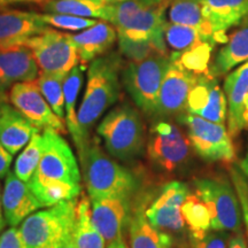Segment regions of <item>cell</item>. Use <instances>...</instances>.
<instances>
[{"mask_svg":"<svg viewBox=\"0 0 248 248\" xmlns=\"http://www.w3.org/2000/svg\"><path fill=\"white\" fill-rule=\"evenodd\" d=\"M97 133L108 153L121 161L139 156L146 142L140 114L129 104L113 108L98 125Z\"/></svg>","mask_w":248,"mask_h":248,"instance_id":"obj_4","label":"cell"},{"mask_svg":"<svg viewBox=\"0 0 248 248\" xmlns=\"http://www.w3.org/2000/svg\"><path fill=\"white\" fill-rule=\"evenodd\" d=\"M164 40H166L167 47H170L173 51L172 53H182L186 49L193 47L194 45L208 39L197 28L167 21L166 27H164Z\"/></svg>","mask_w":248,"mask_h":248,"instance_id":"obj_33","label":"cell"},{"mask_svg":"<svg viewBox=\"0 0 248 248\" xmlns=\"http://www.w3.org/2000/svg\"><path fill=\"white\" fill-rule=\"evenodd\" d=\"M12 161H13V155L6 150L4 145L0 141V178L7 176Z\"/></svg>","mask_w":248,"mask_h":248,"instance_id":"obj_39","label":"cell"},{"mask_svg":"<svg viewBox=\"0 0 248 248\" xmlns=\"http://www.w3.org/2000/svg\"><path fill=\"white\" fill-rule=\"evenodd\" d=\"M83 78H84L83 66L77 64L64 76L63 79L64 109H66L67 128L78 150H80L83 145H84L78 124V111L76 110L77 98H78V93L80 91V88H82Z\"/></svg>","mask_w":248,"mask_h":248,"instance_id":"obj_27","label":"cell"},{"mask_svg":"<svg viewBox=\"0 0 248 248\" xmlns=\"http://www.w3.org/2000/svg\"><path fill=\"white\" fill-rule=\"evenodd\" d=\"M45 13L69 14L80 17L100 18L111 23L113 5L101 4L94 0H47L40 5Z\"/></svg>","mask_w":248,"mask_h":248,"instance_id":"obj_24","label":"cell"},{"mask_svg":"<svg viewBox=\"0 0 248 248\" xmlns=\"http://www.w3.org/2000/svg\"><path fill=\"white\" fill-rule=\"evenodd\" d=\"M77 199L63 201L35 212L20 225L29 248H64L75 230Z\"/></svg>","mask_w":248,"mask_h":248,"instance_id":"obj_3","label":"cell"},{"mask_svg":"<svg viewBox=\"0 0 248 248\" xmlns=\"http://www.w3.org/2000/svg\"><path fill=\"white\" fill-rule=\"evenodd\" d=\"M241 169L244 170V172L246 173L247 177H248V164H244V163H241Z\"/></svg>","mask_w":248,"mask_h":248,"instance_id":"obj_48","label":"cell"},{"mask_svg":"<svg viewBox=\"0 0 248 248\" xmlns=\"http://www.w3.org/2000/svg\"><path fill=\"white\" fill-rule=\"evenodd\" d=\"M44 153L33 176L45 181L79 186V166L69 144L54 130H45Z\"/></svg>","mask_w":248,"mask_h":248,"instance_id":"obj_10","label":"cell"},{"mask_svg":"<svg viewBox=\"0 0 248 248\" xmlns=\"http://www.w3.org/2000/svg\"><path fill=\"white\" fill-rule=\"evenodd\" d=\"M40 69L32 51L18 45L0 51V91L21 82H33Z\"/></svg>","mask_w":248,"mask_h":248,"instance_id":"obj_17","label":"cell"},{"mask_svg":"<svg viewBox=\"0 0 248 248\" xmlns=\"http://www.w3.org/2000/svg\"><path fill=\"white\" fill-rule=\"evenodd\" d=\"M203 13L213 28L215 44H225L226 31L248 17V0H202Z\"/></svg>","mask_w":248,"mask_h":248,"instance_id":"obj_18","label":"cell"},{"mask_svg":"<svg viewBox=\"0 0 248 248\" xmlns=\"http://www.w3.org/2000/svg\"><path fill=\"white\" fill-rule=\"evenodd\" d=\"M167 248H192V244H191V239H190V243H185L184 240H181V239H175L173 240V243L170 245L169 247Z\"/></svg>","mask_w":248,"mask_h":248,"instance_id":"obj_42","label":"cell"},{"mask_svg":"<svg viewBox=\"0 0 248 248\" xmlns=\"http://www.w3.org/2000/svg\"><path fill=\"white\" fill-rule=\"evenodd\" d=\"M0 248H29L23 240L20 229L11 226L0 234Z\"/></svg>","mask_w":248,"mask_h":248,"instance_id":"obj_38","label":"cell"},{"mask_svg":"<svg viewBox=\"0 0 248 248\" xmlns=\"http://www.w3.org/2000/svg\"><path fill=\"white\" fill-rule=\"evenodd\" d=\"M64 76L52 75V74L39 73L36 79L37 85L44 95L46 101L52 109L61 120L64 121L66 109H64V93H63Z\"/></svg>","mask_w":248,"mask_h":248,"instance_id":"obj_34","label":"cell"},{"mask_svg":"<svg viewBox=\"0 0 248 248\" xmlns=\"http://www.w3.org/2000/svg\"><path fill=\"white\" fill-rule=\"evenodd\" d=\"M78 153L90 200L101 198L129 199L137 185L135 176L110 159L101 148L98 139H89Z\"/></svg>","mask_w":248,"mask_h":248,"instance_id":"obj_1","label":"cell"},{"mask_svg":"<svg viewBox=\"0 0 248 248\" xmlns=\"http://www.w3.org/2000/svg\"><path fill=\"white\" fill-rule=\"evenodd\" d=\"M24 45L32 51L40 73L66 76L78 64V53L69 33L48 28Z\"/></svg>","mask_w":248,"mask_h":248,"instance_id":"obj_9","label":"cell"},{"mask_svg":"<svg viewBox=\"0 0 248 248\" xmlns=\"http://www.w3.org/2000/svg\"><path fill=\"white\" fill-rule=\"evenodd\" d=\"M198 75L186 70L176 59L171 58L168 70L161 84L155 115L168 117L186 109V101L198 80Z\"/></svg>","mask_w":248,"mask_h":248,"instance_id":"obj_13","label":"cell"},{"mask_svg":"<svg viewBox=\"0 0 248 248\" xmlns=\"http://www.w3.org/2000/svg\"><path fill=\"white\" fill-rule=\"evenodd\" d=\"M194 187L208 207L214 231L244 232L243 210L233 184L223 177L197 178Z\"/></svg>","mask_w":248,"mask_h":248,"instance_id":"obj_6","label":"cell"},{"mask_svg":"<svg viewBox=\"0 0 248 248\" xmlns=\"http://www.w3.org/2000/svg\"><path fill=\"white\" fill-rule=\"evenodd\" d=\"M241 163H244V164H248V151H247V155H246V157H245V160L243 161V162Z\"/></svg>","mask_w":248,"mask_h":248,"instance_id":"obj_49","label":"cell"},{"mask_svg":"<svg viewBox=\"0 0 248 248\" xmlns=\"http://www.w3.org/2000/svg\"><path fill=\"white\" fill-rule=\"evenodd\" d=\"M170 55L156 54L141 61H130L122 71V82L132 101L141 111L155 115L157 99Z\"/></svg>","mask_w":248,"mask_h":248,"instance_id":"obj_5","label":"cell"},{"mask_svg":"<svg viewBox=\"0 0 248 248\" xmlns=\"http://www.w3.org/2000/svg\"><path fill=\"white\" fill-rule=\"evenodd\" d=\"M12 106L22 113L37 129L54 130L63 133L66 131L63 120L54 113L44 95L33 82H21L12 86L8 93Z\"/></svg>","mask_w":248,"mask_h":248,"instance_id":"obj_12","label":"cell"},{"mask_svg":"<svg viewBox=\"0 0 248 248\" xmlns=\"http://www.w3.org/2000/svg\"><path fill=\"white\" fill-rule=\"evenodd\" d=\"M214 45L215 43L203 40L182 53H171L170 58L176 59L186 70L195 75H208L210 74L209 62Z\"/></svg>","mask_w":248,"mask_h":248,"instance_id":"obj_32","label":"cell"},{"mask_svg":"<svg viewBox=\"0 0 248 248\" xmlns=\"http://www.w3.org/2000/svg\"><path fill=\"white\" fill-rule=\"evenodd\" d=\"M80 61V66H86L93 60L106 53L117 40L116 28L106 21H98L94 26L71 35Z\"/></svg>","mask_w":248,"mask_h":248,"instance_id":"obj_20","label":"cell"},{"mask_svg":"<svg viewBox=\"0 0 248 248\" xmlns=\"http://www.w3.org/2000/svg\"><path fill=\"white\" fill-rule=\"evenodd\" d=\"M47 0H0V7L15 4H44Z\"/></svg>","mask_w":248,"mask_h":248,"instance_id":"obj_41","label":"cell"},{"mask_svg":"<svg viewBox=\"0 0 248 248\" xmlns=\"http://www.w3.org/2000/svg\"><path fill=\"white\" fill-rule=\"evenodd\" d=\"M6 224H7V222H6V218L4 216V210H2V204H1V194H0V234H1L2 231H4Z\"/></svg>","mask_w":248,"mask_h":248,"instance_id":"obj_43","label":"cell"},{"mask_svg":"<svg viewBox=\"0 0 248 248\" xmlns=\"http://www.w3.org/2000/svg\"><path fill=\"white\" fill-rule=\"evenodd\" d=\"M97 2H101V4H114V2L121 1V0H94Z\"/></svg>","mask_w":248,"mask_h":248,"instance_id":"obj_47","label":"cell"},{"mask_svg":"<svg viewBox=\"0 0 248 248\" xmlns=\"http://www.w3.org/2000/svg\"><path fill=\"white\" fill-rule=\"evenodd\" d=\"M178 121L185 125L191 146L202 160L230 166L237 159L232 137L224 124L210 122L192 114L179 116Z\"/></svg>","mask_w":248,"mask_h":248,"instance_id":"obj_7","label":"cell"},{"mask_svg":"<svg viewBox=\"0 0 248 248\" xmlns=\"http://www.w3.org/2000/svg\"><path fill=\"white\" fill-rule=\"evenodd\" d=\"M48 29L39 13L0 11V51L24 45L33 36Z\"/></svg>","mask_w":248,"mask_h":248,"instance_id":"obj_16","label":"cell"},{"mask_svg":"<svg viewBox=\"0 0 248 248\" xmlns=\"http://www.w3.org/2000/svg\"><path fill=\"white\" fill-rule=\"evenodd\" d=\"M39 132L22 113L12 105L4 104L0 113V141L12 155L17 154Z\"/></svg>","mask_w":248,"mask_h":248,"instance_id":"obj_22","label":"cell"},{"mask_svg":"<svg viewBox=\"0 0 248 248\" xmlns=\"http://www.w3.org/2000/svg\"><path fill=\"white\" fill-rule=\"evenodd\" d=\"M1 204L9 226L20 225L31 214L44 208L30 190L28 183L21 181L14 171H9L6 176Z\"/></svg>","mask_w":248,"mask_h":248,"instance_id":"obj_15","label":"cell"},{"mask_svg":"<svg viewBox=\"0 0 248 248\" xmlns=\"http://www.w3.org/2000/svg\"><path fill=\"white\" fill-rule=\"evenodd\" d=\"M167 13L169 22L197 28L207 39L215 43L213 28L204 16L202 0H170Z\"/></svg>","mask_w":248,"mask_h":248,"instance_id":"obj_25","label":"cell"},{"mask_svg":"<svg viewBox=\"0 0 248 248\" xmlns=\"http://www.w3.org/2000/svg\"><path fill=\"white\" fill-rule=\"evenodd\" d=\"M64 248H77L76 245H75V241H74V238H73V237L70 238V240L68 241L67 245H66V247H64Z\"/></svg>","mask_w":248,"mask_h":248,"instance_id":"obj_46","label":"cell"},{"mask_svg":"<svg viewBox=\"0 0 248 248\" xmlns=\"http://www.w3.org/2000/svg\"><path fill=\"white\" fill-rule=\"evenodd\" d=\"M182 215L188 228L190 238L201 239L212 229V218L207 204L197 193H190L182 204Z\"/></svg>","mask_w":248,"mask_h":248,"instance_id":"obj_30","label":"cell"},{"mask_svg":"<svg viewBox=\"0 0 248 248\" xmlns=\"http://www.w3.org/2000/svg\"><path fill=\"white\" fill-rule=\"evenodd\" d=\"M44 148V137L39 132H36L14 163L13 171L21 181L26 183L30 181L38 168Z\"/></svg>","mask_w":248,"mask_h":248,"instance_id":"obj_31","label":"cell"},{"mask_svg":"<svg viewBox=\"0 0 248 248\" xmlns=\"http://www.w3.org/2000/svg\"><path fill=\"white\" fill-rule=\"evenodd\" d=\"M92 221L107 245L123 239V229L129 215L128 200L122 198H101L91 200Z\"/></svg>","mask_w":248,"mask_h":248,"instance_id":"obj_19","label":"cell"},{"mask_svg":"<svg viewBox=\"0 0 248 248\" xmlns=\"http://www.w3.org/2000/svg\"><path fill=\"white\" fill-rule=\"evenodd\" d=\"M248 61V17L229 36L228 42L216 54L210 69L213 76H223L234 67Z\"/></svg>","mask_w":248,"mask_h":248,"instance_id":"obj_23","label":"cell"},{"mask_svg":"<svg viewBox=\"0 0 248 248\" xmlns=\"http://www.w3.org/2000/svg\"><path fill=\"white\" fill-rule=\"evenodd\" d=\"M224 94L228 104L229 133L237 137L245 129L244 102L248 94V61L226 76Z\"/></svg>","mask_w":248,"mask_h":248,"instance_id":"obj_21","label":"cell"},{"mask_svg":"<svg viewBox=\"0 0 248 248\" xmlns=\"http://www.w3.org/2000/svg\"><path fill=\"white\" fill-rule=\"evenodd\" d=\"M229 248H248L244 232H238V233H233L230 235V239H229Z\"/></svg>","mask_w":248,"mask_h":248,"instance_id":"obj_40","label":"cell"},{"mask_svg":"<svg viewBox=\"0 0 248 248\" xmlns=\"http://www.w3.org/2000/svg\"><path fill=\"white\" fill-rule=\"evenodd\" d=\"M191 239L192 248H226L230 234L226 231L208 232L201 239Z\"/></svg>","mask_w":248,"mask_h":248,"instance_id":"obj_37","label":"cell"},{"mask_svg":"<svg viewBox=\"0 0 248 248\" xmlns=\"http://www.w3.org/2000/svg\"><path fill=\"white\" fill-rule=\"evenodd\" d=\"M28 185L43 207H52L63 201L76 199L82 192L80 185L75 186L60 182L45 181L35 176L30 178Z\"/></svg>","mask_w":248,"mask_h":248,"instance_id":"obj_29","label":"cell"},{"mask_svg":"<svg viewBox=\"0 0 248 248\" xmlns=\"http://www.w3.org/2000/svg\"><path fill=\"white\" fill-rule=\"evenodd\" d=\"M119 71L120 60L114 55L99 57L90 63L85 93L78 109V124L84 144L95 122L119 100Z\"/></svg>","mask_w":248,"mask_h":248,"instance_id":"obj_2","label":"cell"},{"mask_svg":"<svg viewBox=\"0 0 248 248\" xmlns=\"http://www.w3.org/2000/svg\"><path fill=\"white\" fill-rule=\"evenodd\" d=\"M191 142L176 124L164 122L152 125L147 139V156L155 168L173 172L188 160Z\"/></svg>","mask_w":248,"mask_h":248,"instance_id":"obj_8","label":"cell"},{"mask_svg":"<svg viewBox=\"0 0 248 248\" xmlns=\"http://www.w3.org/2000/svg\"><path fill=\"white\" fill-rule=\"evenodd\" d=\"M231 181L235 188V192H237L238 198H239L248 238V183L245 179L243 173L234 168H231Z\"/></svg>","mask_w":248,"mask_h":248,"instance_id":"obj_36","label":"cell"},{"mask_svg":"<svg viewBox=\"0 0 248 248\" xmlns=\"http://www.w3.org/2000/svg\"><path fill=\"white\" fill-rule=\"evenodd\" d=\"M77 248H105L106 240L92 221L91 202L83 195L77 203V217L73 233Z\"/></svg>","mask_w":248,"mask_h":248,"instance_id":"obj_28","label":"cell"},{"mask_svg":"<svg viewBox=\"0 0 248 248\" xmlns=\"http://www.w3.org/2000/svg\"><path fill=\"white\" fill-rule=\"evenodd\" d=\"M40 17L47 26L70 31H83L90 27L94 26L98 22L95 18L80 17L69 14L44 13L40 14Z\"/></svg>","mask_w":248,"mask_h":248,"instance_id":"obj_35","label":"cell"},{"mask_svg":"<svg viewBox=\"0 0 248 248\" xmlns=\"http://www.w3.org/2000/svg\"><path fill=\"white\" fill-rule=\"evenodd\" d=\"M108 248H129V247L128 245L125 244V241H124V238H123V239L114 241L113 244L108 245Z\"/></svg>","mask_w":248,"mask_h":248,"instance_id":"obj_45","label":"cell"},{"mask_svg":"<svg viewBox=\"0 0 248 248\" xmlns=\"http://www.w3.org/2000/svg\"><path fill=\"white\" fill-rule=\"evenodd\" d=\"M186 110L188 114L200 116L210 122L225 123L228 114L226 98L212 73L198 77L187 97Z\"/></svg>","mask_w":248,"mask_h":248,"instance_id":"obj_14","label":"cell"},{"mask_svg":"<svg viewBox=\"0 0 248 248\" xmlns=\"http://www.w3.org/2000/svg\"><path fill=\"white\" fill-rule=\"evenodd\" d=\"M129 248H167L175 237L155 229L145 213L138 210L129 218Z\"/></svg>","mask_w":248,"mask_h":248,"instance_id":"obj_26","label":"cell"},{"mask_svg":"<svg viewBox=\"0 0 248 248\" xmlns=\"http://www.w3.org/2000/svg\"><path fill=\"white\" fill-rule=\"evenodd\" d=\"M190 194L188 186L173 181L163 186L159 197L145 210V216L155 229L170 235H179L186 223L182 215V204Z\"/></svg>","mask_w":248,"mask_h":248,"instance_id":"obj_11","label":"cell"},{"mask_svg":"<svg viewBox=\"0 0 248 248\" xmlns=\"http://www.w3.org/2000/svg\"><path fill=\"white\" fill-rule=\"evenodd\" d=\"M2 105H4V102H2L1 98H0V113H1V108H2Z\"/></svg>","mask_w":248,"mask_h":248,"instance_id":"obj_50","label":"cell"},{"mask_svg":"<svg viewBox=\"0 0 248 248\" xmlns=\"http://www.w3.org/2000/svg\"><path fill=\"white\" fill-rule=\"evenodd\" d=\"M244 121H245V129H248V94L245 98L244 102Z\"/></svg>","mask_w":248,"mask_h":248,"instance_id":"obj_44","label":"cell"}]
</instances>
